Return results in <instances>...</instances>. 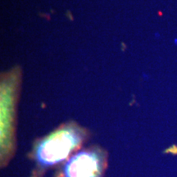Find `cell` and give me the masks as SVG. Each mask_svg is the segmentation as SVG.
Listing matches in <instances>:
<instances>
[{"label": "cell", "mask_w": 177, "mask_h": 177, "mask_svg": "<svg viewBox=\"0 0 177 177\" xmlns=\"http://www.w3.org/2000/svg\"><path fill=\"white\" fill-rule=\"evenodd\" d=\"M90 137L86 128L76 121H68L36 139L28 155L34 164L31 175L43 177L48 171L57 170L82 148Z\"/></svg>", "instance_id": "obj_1"}, {"label": "cell", "mask_w": 177, "mask_h": 177, "mask_svg": "<svg viewBox=\"0 0 177 177\" xmlns=\"http://www.w3.org/2000/svg\"><path fill=\"white\" fill-rule=\"evenodd\" d=\"M108 152L99 144L83 147L57 169L53 177H105Z\"/></svg>", "instance_id": "obj_2"}, {"label": "cell", "mask_w": 177, "mask_h": 177, "mask_svg": "<svg viewBox=\"0 0 177 177\" xmlns=\"http://www.w3.org/2000/svg\"><path fill=\"white\" fill-rule=\"evenodd\" d=\"M18 76L9 75L4 78L1 91V167L8 165L15 153L16 94Z\"/></svg>", "instance_id": "obj_3"}, {"label": "cell", "mask_w": 177, "mask_h": 177, "mask_svg": "<svg viewBox=\"0 0 177 177\" xmlns=\"http://www.w3.org/2000/svg\"><path fill=\"white\" fill-rule=\"evenodd\" d=\"M30 177H35V176H32V175H30Z\"/></svg>", "instance_id": "obj_4"}]
</instances>
